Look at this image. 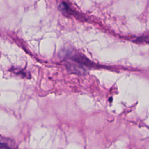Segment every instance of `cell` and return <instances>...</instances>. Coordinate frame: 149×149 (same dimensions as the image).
I'll return each mask as SVG.
<instances>
[{
  "label": "cell",
  "mask_w": 149,
  "mask_h": 149,
  "mask_svg": "<svg viewBox=\"0 0 149 149\" xmlns=\"http://www.w3.org/2000/svg\"><path fill=\"white\" fill-rule=\"evenodd\" d=\"M6 147L5 144L0 143V148H6Z\"/></svg>",
  "instance_id": "cell-1"
}]
</instances>
